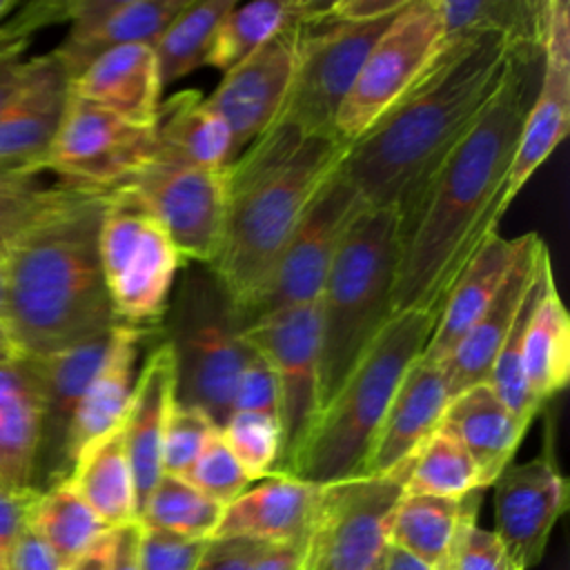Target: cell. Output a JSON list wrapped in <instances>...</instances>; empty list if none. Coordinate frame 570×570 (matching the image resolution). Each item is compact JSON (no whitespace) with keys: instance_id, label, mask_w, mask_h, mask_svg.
I'll return each instance as SVG.
<instances>
[{"instance_id":"62","label":"cell","mask_w":570,"mask_h":570,"mask_svg":"<svg viewBox=\"0 0 570 570\" xmlns=\"http://www.w3.org/2000/svg\"><path fill=\"white\" fill-rule=\"evenodd\" d=\"M18 7L16 0H0V18H4L7 13H11Z\"/></svg>"},{"instance_id":"25","label":"cell","mask_w":570,"mask_h":570,"mask_svg":"<svg viewBox=\"0 0 570 570\" xmlns=\"http://www.w3.org/2000/svg\"><path fill=\"white\" fill-rule=\"evenodd\" d=\"M543 249L546 243L537 232L521 234L519 254L510 272L505 274L499 292L476 318V323L468 330L463 341L454 347V352L443 361L452 396L476 383H488L497 352L514 321V314L521 305V298L528 289V283Z\"/></svg>"},{"instance_id":"37","label":"cell","mask_w":570,"mask_h":570,"mask_svg":"<svg viewBox=\"0 0 570 570\" xmlns=\"http://www.w3.org/2000/svg\"><path fill=\"white\" fill-rule=\"evenodd\" d=\"M234 0H189L151 45L163 89L207 67L216 31L234 7Z\"/></svg>"},{"instance_id":"5","label":"cell","mask_w":570,"mask_h":570,"mask_svg":"<svg viewBox=\"0 0 570 570\" xmlns=\"http://www.w3.org/2000/svg\"><path fill=\"white\" fill-rule=\"evenodd\" d=\"M436 314L394 312L358 363L318 412L303 448L285 474L330 485L365 472L376 432L410 365L423 354Z\"/></svg>"},{"instance_id":"47","label":"cell","mask_w":570,"mask_h":570,"mask_svg":"<svg viewBox=\"0 0 570 570\" xmlns=\"http://www.w3.org/2000/svg\"><path fill=\"white\" fill-rule=\"evenodd\" d=\"M452 570H517V568L510 563L499 537L492 530L476 525V521H470L459 534V541L454 546Z\"/></svg>"},{"instance_id":"10","label":"cell","mask_w":570,"mask_h":570,"mask_svg":"<svg viewBox=\"0 0 570 570\" xmlns=\"http://www.w3.org/2000/svg\"><path fill=\"white\" fill-rule=\"evenodd\" d=\"M441 47L436 0H410L365 56L336 116L338 138L352 142L363 136L423 76Z\"/></svg>"},{"instance_id":"26","label":"cell","mask_w":570,"mask_h":570,"mask_svg":"<svg viewBox=\"0 0 570 570\" xmlns=\"http://www.w3.org/2000/svg\"><path fill=\"white\" fill-rule=\"evenodd\" d=\"M519 247L521 236L505 238L499 232H492L481 240L443 296L432 336L421 354L423 358L443 363L454 352L499 292Z\"/></svg>"},{"instance_id":"17","label":"cell","mask_w":570,"mask_h":570,"mask_svg":"<svg viewBox=\"0 0 570 570\" xmlns=\"http://www.w3.org/2000/svg\"><path fill=\"white\" fill-rule=\"evenodd\" d=\"M494 534L517 570L534 568L557 521L570 505V483L550 445L534 459L510 463L492 483Z\"/></svg>"},{"instance_id":"43","label":"cell","mask_w":570,"mask_h":570,"mask_svg":"<svg viewBox=\"0 0 570 570\" xmlns=\"http://www.w3.org/2000/svg\"><path fill=\"white\" fill-rule=\"evenodd\" d=\"M220 436L252 481L276 470L281 456V428L276 416L232 412L220 425Z\"/></svg>"},{"instance_id":"63","label":"cell","mask_w":570,"mask_h":570,"mask_svg":"<svg viewBox=\"0 0 570 570\" xmlns=\"http://www.w3.org/2000/svg\"><path fill=\"white\" fill-rule=\"evenodd\" d=\"M452 552H454V550H452ZM452 552H450V554H448V559H445L441 566H436L434 570H452Z\"/></svg>"},{"instance_id":"50","label":"cell","mask_w":570,"mask_h":570,"mask_svg":"<svg viewBox=\"0 0 570 570\" xmlns=\"http://www.w3.org/2000/svg\"><path fill=\"white\" fill-rule=\"evenodd\" d=\"M42 488H18L7 490L0 488V570L11 557L13 548L29 530L33 505L40 497Z\"/></svg>"},{"instance_id":"20","label":"cell","mask_w":570,"mask_h":570,"mask_svg":"<svg viewBox=\"0 0 570 570\" xmlns=\"http://www.w3.org/2000/svg\"><path fill=\"white\" fill-rule=\"evenodd\" d=\"M450 401L443 363L419 356L392 396L363 474H385L410 461L441 428Z\"/></svg>"},{"instance_id":"1","label":"cell","mask_w":570,"mask_h":570,"mask_svg":"<svg viewBox=\"0 0 570 570\" xmlns=\"http://www.w3.org/2000/svg\"><path fill=\"white\" fill-rule=\"evenodd\" d=\"M539 51L517 56L505 82L401 212L394 312L439 316L445 292L485 236L497 232L508 171L532 100Z\"/></svg>"},{"instance_id":"22","label":"cell","mask_w":570,"mask_h":570,"mask_svg":"<svg viewBox=\"0 0 570 570\" xmlns=\"http://www.w3.org/2000/svg\"><path fill=\"white\" fill-rule=\"evenodd\" d=\"M111 338L114 330L56 354L24 356L42 394V441L38 470L45 463L51 465V483L67 479V434L85 390L109 352Z\"/></svg>"},{"instance_id":"45","label":"cell","mask_w":570,"mask_h":570,"mask_svg":"<svg viewBox=\"0 0 570 570\" xmlns=\"http://www.w3.org/2000/svg\"><path fill=\"white\" fill-rule=\"evenodd\" d=\"M216 430L205 412L174 401L163 436V474L185 476Z\"/></svg>"},{"instance_id":"33","label":"cell","mask_w":570,"mask_h":570,"mask_svg":"<svg viewBox=\"0 0 570 570\" xmlns=\"http://www.w3.org/2000/svg\"><path fill=\"white\" fill-rule=\"evenodd\" d=\"M67 481L109 530L136 521V488L122 425L87 445L76 456Z\"/></svg>"},{"instance_id":"49","label":"cell","mask_w":570,"mask_h":570,"mask_svg":"<svg viewBox=\"0 0 570 570\" xmlns=\"http://www.w3.org/2000/svg\"><path fill=\"white\" fill-rule=\"evenodd\" d=\"M232 412H261V414L276 416L274 374H272L269 365L256 352H254L252 361L243 367V372L236 381L234 396H232Z\"/></svg>"},{"instance_id":"59","label":"cell","mask_w":570,"mask_h":570,"mask_svg":"<svg viewBox=\"0 0 570 570\" xmlns=\"http://www.w3.org/2000/svg\"><path fill=\"white\" fill-rule=\"evenodd\" d=\"M22 358L18 345L13 343L9 330L4 323H0V363H11V361H18Z\"/></svg>"},{"instance_id":"30","label":"cell","mask_w":570,"mask_h":570,"mask_svg":"<svg viewBox=\"0 0 570 570\" xmlns=\"http://www.w3.org/2000/svg\"><path fill=\"white\" fill-rule=\"evenodd\" d=\"M42 394L27 363H0V488H38Z\"/></svg>"},{"instance_id":"8","label":"cell","mask_w":570,"mask_h":570,"mask_svg":"<svg viewBox=\"0 0 570 570\" xmlns=\"http://www.w3.org/2000/svg\"><path fill=\"white\" fill-rule=\"evenodd\" d=\"M183 258L165 229L111 189L100 225V267L111 307L125 325H160Z\"/></svg>"},{"instance_id":"3","label":"cell","mask_w":570,"mask_h":570,"mask_svg":"<svg viewBox=\"0 0 570 570\" xmlns=\"http://www.w3.org/2000/svg\"><path fill=\"white\" fill-rule=\"evenodd\" d=\"M111 189L76 187L9 249L4 325L22 356H47L122 325L100 267Z\"/></svg>"},{"instance_id":"46","label":"cell","mask_w":570,"mask_h":570,"mask_svg":"<svg viewBox=\"0 0 570 570\" xmlns=\"http://www.w3.org/2000/svg\"><path fill=\"white\" fill-rule=\"evenodd\" d=\"M207 543L209 539H185L171 532L142 528L138 548L140 570H196Z\"/></svg>"},{"instance_id":"19","label":"cell","mask_w":570,"mask_h":570,"mask_svg":"<svg viewBox=\"0 0 570 570\" xmlns=\"http://www.w3.org/2000/svg\"><path fill=\"white\" fill-rule=\"evenodd\" d=\"M189 0H69L67 38L53 49L69 80L122 45H154Z\"/></svg>"},{"instance_id":"40","label":"cell","mask_w":570,"mask_h":570,"mask_svg":"<svg viewBox=\"0 0 570 570\" xmlns=\"http://www.w3.org/2000/svg\"><path fill=\"white\" fill-rule=\"evenodd\" d=\"M481 474L463 448V443L448 430L439 428L412 456L405 494H430L461 499L470 492H483Z\"/></svg>"},{"instance_id":"57","label":"cell","mask_w":570,"mask_h":570,"mask_svg":"<svg viewBox=\"0 0 570 570\" xmlns=\"http://www.w3.org/2000/svg\"><path fill=\"white\" fill-rule=\"evenodd\" d=\"M111 563V530H107L85 554L65 570H109Z\"/></svg>"},{"instance_id":"28","label":"cell","mask_w":570,"mask_h":570,"mask_svg":"<svg viewBox=\"0 0 570 570\" xmlns=\"http://www.w3.org/2000/svg\"><path fill=\"white\" fill-rule=\"evenodd\" d=\"M69 76L56 53H47L40 73L24 94L0 114V167L45 169V156L62 120Z\"/></svg>"},{"instance_id":"60","label":"cell","mask_w":570,"mask_h":570,"mask_svg":"<svg viewBox=\"0 0 570 570\" xmlns=\"http://www.w3.org/2000/svg\"><path fill=\"white\" fill-rule=\"evenodd\" d=\"M7 318V265L4 258H0V323Z\"/></svg>"},{"instance_id":"12","label":"cell","mask_w":570,"mask_h":570,"mask_svg":"<svg viewBox=\"0 0 570 570\" xmlns=\"http://www.w3.org/2000/svg\"><path fill=\"white\" fill-rule=\"evenodd\" d=\"M394 16L372 22L332 20L325 16L305 24L292 85L278 120L309 134L338 136L334 129L338 109L365 56Z\"/></svg>"},{"instance_id":"11","label":"cell","mask_w":570,"mask_h":570,"mask_svg":"<svg viewBox=\"0 0 570 570\" xmlns=\"http://www.w3.org/2000/svg\"><path fill=\"white\" fill-rule=\"evenodd\" d=\"M243 336L274 374L281 428V456L274 472L285 474L321 412L316 303L265 314L245 325Z\"/></svg>"},{"instance_id":"58","label":"cell","mask_w":570,"mask_h":570,"mask_svg":"<svg viewBox=\"0 0 570 570\" xmlns=\"http://www.w3.org/2000/svg\"><path fill=\"white\" fill-rule=\"evenodd\" d=\"M379 570H434V568L428 566L425 561L416 559L414 554H410V552L390 543L385 554H383V561H381Z\"/></svg>"},{"instance_id":"44","label":"cell","mask_w":570,"mask_h":570,"mask_svg":"<svg viewBox=\"0 0 570 570\" xmlns=\"http://www.w3.org/2000/svg\"><path fill=\"white\" fill-rule=\"evenodd\" d=\"M187 483H191L198 492L220 503L223 508L232 503L238 494H243L254 481L245 474L232 450L225 445L220 430H216L205 443L203 452L194 461V465L185 472Z\"/></svg>"},{"instance_id":"41","label":"cell","mask_w":570,"mask_h":570,"mask_svg":"<svg viewBox=\"0 0 570 570\" xmlns=\"http://www.w3.org/2000/svg\"><path fill=\"white\" fill-rule=\"evenodd\" d=\"M220 514V503L198 492L185 479L163 474L138 512V523L185 539H212Z\"/></svg>"},{"instance_id":"9","label":"cell","mask_w":570,"mask_h":570,"mask_svg":"<svg viewBox=\"0 0 570 570\" xmlns=\"http://www.w3.org/2000/svg\"><path fill=\"white\" fill-rule=\"evenodd\" d=\"M410 465L321 485L301 570H379Z\"/></svg>"},{"instance_id":"51","label":"cell","mask_w":570,"mask_h":570,"mask_svg":"<svg viewBox=\"0 0 570 570\" xmlns=\"http://www.w3.org/2000/svg\"><path fill=\"white\" fill-rule=\"evenodd\" d=\"M272 543L252 539H209L196 570H249Z\"/></svg>"},{"instance_id":"39","label":"cell","mask_w":570,"mask_h":570,"mask_svg":"<svg viewBox=\"0 0 570 570\" xmlns=\"http://www.w3.org/2000/svg\"><path fill=\"white\" fill-rule=\"evenodd\" d=\"M554 281L552 274V261H550V252L548 247L541 252L537 267L532 272V278L528 283V289L521 298V305L514 314V321L497 352V358L492 363L490 376H488V385L494 390V394L523 421H534V416L541 412V407L534 405V401L528 394L525 387V379H523V336H525V327L543 296V292L548 289V285Z\"/></svg>"},{"instance_id":"29","label":"cell","mask_w":570,"mask_h":570,"mask_svg":"<svg viewBox=\"0 0 570 570\" xmlns=\"http://www.w3.org/2000/svg\"><path fill=\"white\" fill-rule=\"evenodd\" d=\"M441 425L463 443L483 488H490L512 463L530 421L519 419L488 383H476L452 396Z\"/></svg>"},{"instance_id":"18","label":"cell","mask_w":570,"mask_h":570,"mask_svg":"<svg viewBox=\"0 0 570 570\" xmlns=\"http://www.w3.org/2000/svg\"><path fill=\"white\" fill-rule=\"evenodd\" d=\"M309 24V22H305ZM305 24H294L249 53L223 73V80L207 96L232 136V160H236L281 116L285 105L298 42Z\"/></svg>"},{"instance_id":"54","label":"cell","mask_w":570,"mask_h":570,"mask_svg":"<svg viewBox=\"0 0 570 570\" xmlns=\"http://www.w3.org/2000/svg\"><path fill=\"white\" fill-rule=\"evenodd\" d=\"M2 570H60V566L56 563L49 548L40 541V537L29 528Z\"/></svg>"},{"instance_id":"48","label":"cell","mask_w":570,"mask_h":570,"mask_svg":"<svg viewBox=\"0 0 570 570\" xmlns=\"http://www.w3.org/2000/svg\"><path fill=\"white\" fill-rule=\"evenodd\" d=\"M67 13H69V0L67 2L42 0V2H31L22 7V11L9 20L0 18V60L20 56L31 33H36L40 27L49 22L67 20Z\"/></svg>"},{"instance_id":"56","label":"cell","mask_w":570,"mask_h":570,"mask_svg":"<svg viewBox=\"0 0 570 570\" xmlns=\"http://www.w3.org/2000/svg\"><path fill=\"white\" fill-rule=\"evenodd\" d=\"M305 539L294 541V543H272V546H267L249 570H301V561H303V552H305Z\"/></svg>"},{"instance_id":"42","label":"cell","mask_w":570,"mask_h":570,"mask_svg":"<svg viewBox=\"0 0 570 570\" xmlns=\"http://www.w3.org/2000/svg\"><path fill=\"white\" fill-rule=\"evenodd\" d=\"M47 169L27 171L11 180L0 183V258H7L9 249L27 234L38 220L62 205L71 191L80 185L45 178Z\"/></svg>"},{"instance_id":"24","label":"cell","mask_w":570,"mask_h":570,"mask_svg":"<svg viewBox=\"0 0 570 570\" xmlns=\"http://www.w3.org/2000/svg\"><path fill=\"white\" fill-rule=\"evenodd\" d=\"M174 401V361L169 345L158 338L138 370L134 396L122 421L125 450L136 488V521L163 476V436Z\"/></svg>"},{"instance_id":"52","label":"cell","mask_w":570,"mask_h":570,"mask_svg":"<svg viewBox=\"0 0 570 570\" xmlns=\"http://www.w3.org/2000/svg\"><path fill=\"white\" fill-rule=\"evenodd\" d=\"M45 62V56L20 60V56L0 60V114L7 111L24 89L36 80Z\"/></svg>"},{"instance_id":"6","label":"cell","mask_w":570,"mask_h":570,"mask_svg":"<svg viewBox=\"0 0 570 570\" xmlns=\"http://www.w3.org/2000/svg\"><path fill=\"white\" fill-rule=\"evenodd\" d=\"M401 216L363 207L350 223L316 298L321 410L394 314Z\"/></svg>"},{"instance_id":"32","label":"cell","mask_w":570,"mask_h":570,"mask_svg":"<svg viewBox=\"0 0 570 570\" xmlns=\"http://www.w3.org/2000/svg\"><path fill=\"white\" fill-rule=\"evenodd\" d=\"M483 492H470L461 499L403 494L390 523V543L414 554L428 566H441L454 550L459 534L470 521H476Z\"/></svg>"},{"instance_id":"2","label":"cell","mask_w":570,"mask_h":570,"mask_svg":"<svg viewBox=\"0 0 570 570\" xmlns=\"http://www.w3.org/2000/svg\"><path fill=\"white\" fill-rule=\"evenodd\" d=\"M521 47L501 33L443 40L423 76L356 140L338 174L367 207L399 214L483 114L505 82Z\"/></svg>"},{"instance_id":"23","label":"cell","mask_w":570,"mask_h":570,"mask_svg":"<svg viewBox=\"0 0 570 570\" xmlns=\"http://www.w3.org/2000/svg\"><path fill=\"white\" fill-rule=\"evenodd\" d=\"M321 485L274 472L254 481L223 508L212 539H252L263 543H294L309 532Z\"/></svg>"},{"instance_id":"13","label":"cell","mask_w":570,"mask_h":570,"mask_svg":"<svg viewBox=\"0 0 570 570\" xmlns=\"http://www.w3.org/2000/svg\"><path fill=\"white\" fill-rule=\"evenodd\" d=\"M154 158V125L125 120L69 94L62 120L45 156V169L71 185L116 189Z\"/></svg>"},{"instance_id":"15","label":"cell","mask_w":570,"mask_h":570,"mask_svg":"<svg viewBox=\"0 0 570 570\" xmlns=\"http://www.w3.org/2000/svg\"><path fill=\"white\" fill-rule=\"evenodd\" d=\"M116 189L165 229L185 263H212L223 232L225 171L156 156Z\"/></svg>"},{"instance_id":"27","label":"cell","mask_w":570,"mask_h":570,"mask_svg":"<svg viewBox=\"0 0 570 570\" xmlns=\"http://www.w3.org/2000/svg\"><path fill=\"white\" fill-rule=\"evenodd\" d=\"M69 94L138 125H154L163 100L151 45H122L91 60L69 80Z\"/></svg>"},{"instance_id":"35","label":"cell","mask_w":570,"mask_h":570,"mask_svg":"<svg viewBox=\"0 0 570 570\" xmlns=\"http://www.w3.org/2000/svg\"><path fill=\"white\" fill-rule=\"evenodd\" d=\"M523 379L537 407L559 394L570 379V318L552 281L523 336Z\"/></svg>"},{"instance_id":"61","label":"cell","mask_w":570,"mask_h":570,"mask_svg":"<svg viewBox=\"0 0 570 570\" xmlns=\"http://www.w3.org/2000/svg\"><path fill=\"white\" fill-rule=\"evenodd\" d=\"M27 171H36V169H24V167H0V183L4 180H11L16 176H22Z\"/></svg>"},{"instance_id":"14","label":"cell","mask_w":570,"mask_h":570,"mask_svg":"<svg viewBox=\"0 0 570 570\" xmlns=\"http://www.w3.org/2000/svg\"><path fill=\"white\" fill-rule=\"evenodd\" d=\"M363 207L367 205L345 183L336 167L307 205L281 252L263 294L247 309L240 325L245 327L278 309L314 305L343 234Z\"/></svg>"},{"instance_id":"38","label":"cell","mask_w":570,"mask_h":570,"mask_svg":"<svg viewBox=\"0 0 570 570\" xmlns=\"http://www.w3.org/2000/svg\"><path fill=\"white\" fill-rule=\"evenodd\" d=\"M443 40L501 33L512 42L539 49L543 2L534 0H436Z\"/></svg>"},{"instance_id":"34","label":"cell","mask_w":570,"mask_h":570,"mask_svg":"<svg viewBox=\"0 0 570 570\" xmlns=\"http://www.w3.org/2000/svg\"><path fill=\"white\" fill-rule=\"evenodd\" d=\"M327 7L318 0L236 2L216 31L207 67L225 73L285 29L325 18Z\"/></svg>"},{"instance_id":"55","label":"cell","mask_w":570,"mask_h":570,"mask_svg":"<svg viewBox=\"0 0 570 570\" xmlns=\"http://www.w3.org/2000/svg\"><path fill=\"white\" fill-rule=\"evenodd\" d=\"M140 523L131 521L120 528H111V563L109 570H140Z\"/></svg>"},{"instance_id":"21","label":"cell","mask_w":570,"mask_h":570,"mask_svg":"<svg viewBox=\"0 0 570 570\" xmlns=\"http://www.w3.org/2000/svg\"><path fill=\"white\" fill-rule=\"evenodd\" d=\"M160 336V325L145 327V325H118L114 330V338L109 352L94 374L89 387L85 390L76 416L71 421L67 443H65V468L67 476L76 456L91 445L94 441L102 439L105 434L118 430L127 416L136 376H138V356L142 345L149 338Z\"/></svg>"},{"instance_id":"16","label":"cell","mask_w":570,"mask_h":570,"mask_svg":"<svg viewBox=\"0 0 570 570\" xmlns=\"http://www.w3.org/2000/svg\"><path fill=\"white\" fill-rule=\"evenodd\" d=\"M539 62L537 87L501 198L503 212L561 145L570 127V4L566 0H543Z\"/></svg>"},{"instance_id":"31","label":"cell","mask_w":570,"mask_h":570,"mask_svg":"<svg viewBox=\"0 0 570 570\" xmlns=\"http://www.w3.org/2000/svg\"><path fill=\"white\" fill-rule=\"evenodd\" d=\"M154 136L160 158L212 171H225L232 163L229 129L200 91L187 89L160 100Z\"/></svg>"},{"instance_id":"4","label":"cell","mask_w":570,"mask_h":570,"mask_svg":"<svg viewBox=\"0 0 570 570\" xmlns=\"http://www.w3.org/2000/svg\"><path fill=\"white\" fill-rule=\"evenodd\" d=\"M350 142L276 120L225 167V214L207 265L232 298L238 321L263 294L272 269Z\"/></svg>"},{"instance_id":"53","label":"cell","mask_w":570,"mask_h":570,"mask_svg":"<svg viewBox=\"0 0 570 570\" xmlns=\"http://www.w3.org/2000/svg\"><path fill=\"white\" fill-rule=\"evenodd\" d=\"M410 0H338L330 2L327 18L347 22H372L399 13Z\"/></svg>"},{"instance_id":"7","label":"cell","mask_w":570,"mask_h":570,"mask_svg":"<svg viewBox=\"0 0 570 570\" xmlns=\"http://www.w3.org/2000/svg\"><path fill=\"white\" fill-rule=\"evenodd\" d=\"M160 338L174 361L176 403L205 412L220 430L254 350L232 298L207 265L183 263L160 321Z\"/></svg>"},{"instance_id":"36","label":"cell","mask_w":570,"mask_h":570,"mask_svg":"<svg viewBox=\"0 0 570 570\" xmlns=\"http://www.w3.org/2000/svg\"><path fill=\"white\" fill-rule=\"evenodd\" d=\"M29 528L49 548L60 570L71 566L109 530L67 479L40 490Z\"/></svg>"}]
</instances>
